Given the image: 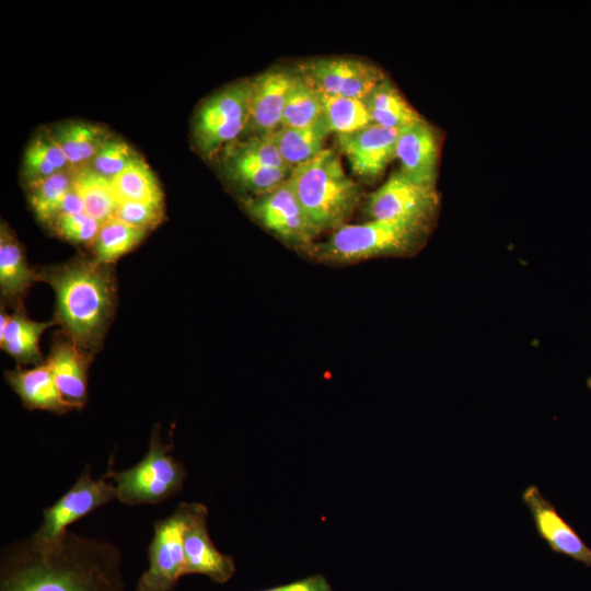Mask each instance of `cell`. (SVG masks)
Wrapping results in <instances>:
<instances>
[{"mask_svg":"<svg viewBox=\"0 0 591 591\" xmlns=\"http://www.w3.org/2000/svg\"><path fill=\"white\" fill-rule=\"evenodd\" d=\"M119 549L107 541L65 531L34 533L1 553L0 591H125Z\"/></svg>","mask_w":591,"mask_h":591,"instance_id":"1","label":"cell"},{"mask_svg":"<svg viewBox=\"0 0 591 591\" xmlns=\"http://www.w3.org/2000/svg\"><path fill=\"white\" fill-rule=\"evenodd\" d=\"M55 291L57 314L71 341L80 349L99 345L108 326L115 285L108 265L74 259L38 275Z\"/></svg>","mask_w":591,"mask_h":591,"instance_id":"2","label":"cell"},{"mask_svg":"<svg viewBox=\"0 0 591 591\" xmlns=\"http://www.w3.org/2000/svg\"><path fill=\"white\" fill-rule=\"evenodd\" d=\"M432 220H370L345 224L324 242L306 250L315 258L329 263H350L381 256H407L424 245Z\"/></svg>","mask_w":591,"mask_h":591,"instance_id":"3","label":"cell"},{"mask_svg":"<svg viewBox=\"0 0 591 591\" xmlns=\"http://www.w3.org/2000/svg\"><path fill=\"white\" fill-rule=\"evenodd\" d=\"M289 182L320 232L341 227L361 199L360 186L347 176L338 153L328 148L293 167Z\"/></svg>","mask_w":591,"mask_h":591,"instance_id":"4","label":"cell"},{"mask_svg":"<svg viewBox=\"0 0 591 591\" xmlns=\"http://www.w3.org/2000/svg\"><path fill=\"white\" fill-rule=\"evenodd\" d=\"M173 443H165L160 427L152 429L148 451L134 466L115 472L109 467L116 487V499L128 506L161 503L179 493L187 477L185 465L173 454Z\"/></svg>","mask_w":591,"mask_h":591,"instance_id":"5","label":"cell"},{"mask_svg":"<svg viewBox=\"0 0 591 591\" xmlns=\"http://www.w3.org/2000/svg\"><path fill=\"white\" fill-rule=\"evenodd\" d=\"M200 502H182L153 524L148 548L149 567L140 576L136 591H173L184 577V533Z\"/></svg>","mask_w":591,"mask_h":591,"instance_id":"6","label":"cell"},{"mask_svg":"<svg viewBox=\"0 0 591 591\" xmlns=\"http://www.w3.org/2000/svg\"><path fill=\"white\" fill-rule=\"evenodd\" d=\"M222 152V164L229 179L256 196L280 186L293 170L281 158L271 135L233 141Z\"/></svg>","mask_w":591,"mask_h":591,"instance_id":"7","label":"cell"},{"mask_svg":"<svg viewBox=\"0 0 591 591\" xmlns=\"http://www.w3.org/2000/svg\"><path fill=\"white\" fill-rule=\"evenodd\" d=\"M251 82L231 84L198 108L193 124L197 148L207 157L235 141L247 127Z\"/></svg>","mask_w":591,"mask_h":591,"instance_id":"8","label":"cell"},{"mask_svg":"<svg viewBox=\"0 0 591 591\" xmlns=\"http://www.w3.org/2000/svg\"><path fill=\"white\" fill-rule=\"evenodd\" d=\"M89 465L76 483L54 505L43 510V522L34 534L44 540H53L68 530V526L95 509L116 498V487L109 470L100 478H92Z\"/></svg>","mask_w":591,"mask_h":591,"instance_id":"9","label":"cell"},{"mask_svg":"<svg viewBox=\"0 0 591 591\" xmlns=\"http://www.w3.org/2000/svg\"><path fill=\"white\" fill-rule=\"evenodd\" d=\"M245 206L262 225L288 243L309 247L320 233L298 200L289 178L271 192L247 200Z\"/></svg>","mask_w":591,"mask_h":591,"instance_id":"10","label":"cell"},{"mask_svg":"<svg viewBox=\"0 0 591 591\" xmlns=\"http://www.w3.org/2000/svg\"><path fill=\"white\" fill-rule=\"evenodd\" d=\"M301 74L317 92L364 100L384 73L370 63L348 58H321L299 66Z\"/></svg>","mask_w":591,"mask_h":591,"instance_id":"11","label":"cell"},{"mask_svg":"<svg viewBox=\"0 0 591 591\" xmlns=\"http://www.w3.org/2000/svg\"><path fill=\"white\" fill-rule=\"evenodd\" d=\"M438 206L436 186L415 183L399 171L368 197L367 212L371 220H432Z\"/></svg>","mask_w":591,"mask_h":591,"instance_id":"12","label":"cell"},{"mask_svg":"<svg viewBox=\"0 0 591 591\" xmlns=\"http://www.w3.org/2000/svg\"><path fill=\"white\" fill-rule=\"evenodd\" d=\"M398 132L399 129L371 123L351 132L337 134L336 142L352 172L367 182H373L396 158Z\"/></svg>","mask_w":591,"mask_h":591,"instance_id":"13","label":"cell"},{"mask_svg":"<svg viewBox=\"0 0 591 591\" xmlns=\"http://www.w3.org/2000/svg\"><path fill=\"white\" fill-rule=\"evenodd\" d=\"M538 535L549 548L591 567V548L582 541L573 528L557 512L535 485L522 493Z\"/></svg>","mask_w":591,"mask_h":591,"instance_id":"14","label":"cell"},{"mask_svg":"<svg viewBox=\"0 0 591 591\" xmlns=\"http://www.w3.org/2000/svg\"><path fill=\"white\" fill-rule=\"evenodd\" d=\"M208 508L202 503L184 533V576L204 575L222 584L235 573V561L221 553L210 538L207 525Z\"/></svg>","mask_w":591,"mask_h":591,"instance_id":"15","label":"cell"},{"mask_svg":"<svg viewBox=\"0 0 591 591\" xmlns=\"http://www.w3.org/2000/svg\"><path fill=\"white\" fill-rule=\"evenodd\" d=\"M395 155L401 172L415 183L436 186L438 141L431 126L419 119L399 129Z\"/></svg>","mask_w":591,"mask_h":591,"instance_id":"16","label":"cell"},{"mask_svg":"<svg viewBox=\"0 0 591 591\" xmlns=\"http://www.w3.org/2000/svg\"><path fill=\"white\" fill-rule=\"evenodd\" d=\"M294 74L269 70L251 82L247 128L254 136L274 134L281 127L282 112Z\"/></svg>","mask_w":591,"mask_h":591,"instance_id":"17","label":"cell"},{"mask_svg":"<svg viewBox=\"0 0 591 591\" xmlns=\"http://www.w3.org/2000/svg\"><path fill=\"white\" fill-rule=\"evenodd\" d=\"M63 402L80 409L88 399V364L82 349L72 341L54 346L47 360Z\"/></svg>","mask_w":591,"mask_h":591,"instance_id":"18","label":"cell"},{"mask_svg":"<svg viewBox=\"0 0 591 591\" xmlns=\"http://www.w3.org/2000/svg\"><path fill=\"white\" fill-rule=\"evenodd\" d=\"M5 380L28 409H43L57 414L72 410L63 402L47 362L33 369L8 371Z\"/></svg>","mask_w":591,"mask_h":591,"instance_id":"19","label":"cell"},{"mask_svg":"<svg viewBox=\"0 0 591 591\" xmlns=\"http://www.w3.org/2000/svg\"><path fill=\"white\" fill-rule=\"evenodd\" d=\"M49 132L72 169L88 166L113 137L105 127L81 120L60 124Z\"/></svg>","mask_w":591,"mask_h":591,"instance_id":"20","label":"cell"},{"mask_svg":"<svg viewBox=\"0 0 591 591\" xmlns=\"http://www.w3.org/2000/svg\"><path fill=\"white\" fill-rule=\"evenodd\" d=\"M38 278L27 265L18 240L7 225L0 234V291L2 297L20 299Z\"/></svg>","mask_w":591,"mask_h":591,"instance_id":"21","label":"cell"},{"mask_svg":"<svg viewBox=\"0 0 591 591\" xmlns=\"http://www.w3.org/2000/svg\"><path fill=\"white\" fill-rule=\"evenodd\" d=\"M331 132L322 115L316 123L305 128L281 126L271 137L281 158L296 167L321 152Z\"/></svg>","mask_w":591,"mask_h":591,"instance_id":"22","label":"cell"},{"mask_svg":"<svg viewBox=\"0 0 591 591\" xmlns=\"http://www.w3.org/2000/svg\"><path fill=\"white\" fill-rule=\"evenodd\" d=\"M73 188L80 196L86 215L103 223L115 217L119 201L111 178L89 166L74 169Z\"/></svg>","mask_w":591,"mask_h":591,"instance_id":"23","label":"cell"},{"mask_svg":"<svg viewBox=\"0 0 591 591\" xmlns=\"http://www.w3.org/2000/svg\"><path fill=\"white\" fill-rule=\"evenodd\" d=\"M363 102L371 121L382 127L401 129L421 119L387 79L379 83Z\"/></svg>","mask_w":591,"mask_h":591,"instance_id":"24","label":"cell"},{"mask_svg":"<svg viewBox=\"0 0 591 591\" xmlns=\"http://www.w3.org/2000/svg\"><path fill=\"white\" fill-rule=\"evenodd\" d=\"M111 181L119 204L134 201L163 206L161 185L152 169L141 157L134 160Z\"/></svg>","mask_w":591,"mask_h":591,"instance_id":"25","label":"cell"},{"mask_svg":"<svg viewBox=\"0 0 591 591\" xmlns=\"http://www.w3.org/2000/svg\"><path fill=\"white\" fill-rule=\"evenodd\" d=\"M51 324L32 321L22 313L14 314L0 335L1 348L20 363L37 364L42 359L39 338Z\"/></svg>","mask_w":591,"mask_h":591,"instance_id":"26","label":"cell"},{"mask_svg":"<svg viewBox=\"0 0 591 591\" xmlns=\"http://www.w3.org/2000/svg\"><path fill=\"white\" fill-rule=\"evenodd\" d=\"M70 167L66 155L49 131L34 136L24 151L23 175L28 184Z\"/></svg>","mask_w":591,"mask_h":591,"instance_id":"27","label":"cell"},{"mask_svg":"<svg viewBox=\"0 0 591 591\" xmlns=\"http://www.w3.org/2000/svg\"><path fill=\"white\" fill-rule=\"evenodd\" d=\"M147 231L112 218L101 224L93 244L94 258L109 265L134 250L146 236Z\"/></svg>","mask_w":591,"mask_h":591,"instance_id":"28","label":"cell"},{"mask_svg":"<svg viewBox=\"0 0 591 591\" xmlns=\"http://www.w3.org/2000/svg\"><path fill=\"white\" fill-rule=\"evenodd\" d=\"M74 169L60 171L28 184L31 207L42 222L51 224L59 216L65 197L72 188Z\"/></svg>","mask_w":591,"mask_h":591,"instance_id":"29","label":"cell"},{"mask_svg":"<svg viewBox=\"0 0 591 591\" xmlns=\"http://www.w3.org/2000/svg\"><path fill=\"white\" fill-rule=\"evenodd\" d=\"M323 115L320 93L301 76L294 74L282 112L281 126L305 128Z\"/></svg>","mask_w":591,"mask_h":591,"instance_id":"30","label":"cell"},{"mask_svg":"<svg viewBox=\"0 0 591 591\" xmlns=\"http://www.w3.org/2000/svg\"><path fill=\"white\" fill-rule=\"evenodd\" d=\"M320 97L323 118L332 132H351L372 123L363 100L323 93H320Z\"/></svg>","mask_w":591,"mask_h":591,"instance_id":"31","label":"cell"},{"mask_svg":"<svg viewBox=\"0 0 591 591\" xmlns=\"http://www.w3.org/2000/svg\"><path fill=\"white\" fill-rule=\"evenodd\" d=\"M140 157L125 140L112 137L88 165L100 175L113 178Z\"/></svg>","mask_w":591,"mask_h":591,"instance_id":"32","label":"cell"},{"mask_svg":"<svg viewBox=\"0 0 591 591\" xmlns=\"http://www.w3.org/2000/svg\"><path fill=\"white\" fill-rule=\"evenodd\" d=\"M101 224L85 212H82L61 215L50 225L66 241L93 246Z\"/></svg>","mask_w":591,"mask_h":591,"instance_id":"33","label":"cell"},{"mask_svg":"<svg viewBox=\"0 0 591 591\" xmlns=\"http://www.w3.org/2000/svg\"><path fill=\"white\" fill-rule=\"evenodd\" d=\"M114 218L148 232L162 222L163 206L123 201L118 205Z\"/></svg>","mask_w":591,"mask_h":591,"instance_id":"34","label":"cell"},{"mask_svg":"<svg viewBox=\"0 0 591 591\" xmlns=\"http://www.w3.org/2000/svg\"><path fill=\"white\" fill-rule=\"evenodd\" d=\"M260 591H333V589L324 576L313 575L291 583Z\"/></svg>","mask_w":591,"mask_h":591,"instance_id":"35","label":"cell"},{"mask_svg":"<svg viewBox=\"0 0 591 591\" xmlns=\"http://www.w3.org/2000/svg\"><path fill=\"white\" fill-rule=\"evenodd\" d=\"M9 318H10V316L3 310H1V314H0V335L4 332V329H5L7 325H8Z\"/></svg>","mask_w":591,"mask_h":591,"instance_id":"36","label":"cell"},{"mask_svg":"<svg viewBox=\"0 0 591 591\" xmlns=\"http://www.w3.org/2000/svg\"><path fill=\"white\" fill-rule=\"evenodd\" d=\"M587 386L591 390V376L587 380Z\"/></svg>","mask_w":591,"mask_h":591,"instance_id":"37","label":"cell"}]
</instances>
